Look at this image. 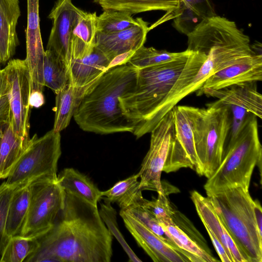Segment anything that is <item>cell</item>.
<instances>
[{
  "label": "cell",
  "instance_id": "39",
  "mask_svg": "<svg viewBox=\"0 0 262 262\" xmlns=\"http://www.w3.org/2000/svg\"><path fill=\"white\" fill-rule=\"evenodd\" d=\"M205 229L221 261L223 262H233L223 245L208 229Z\"/></svg>",
  "mask_w": 262,
  "mask_h": 262
},
{
  "label": "cell",
  "instance_id": "9",
  "mask_svg": "<svg viewBox=\"0 0 262 262\" xmlns=\"http://www.w3.org/2000/svg\"><path fill=\"white\" fill-rule=\"evenodd\" d=\"M29 186L30 204L20 235L37 238L53 226L63 207L66 192L57 179H36Z\"/></svg>",
  "mask_w": 262,
  "mask_h": 262
},
{
  "label": "cell",
  "instance_id": "33",
  "mask_svg": "<svg viewBox=\"0 0 262 262\" xmlns=\"http://www.w3.org/2000/svg\"><path fill=\"white\" fill-rule=\"evenodd\" d=\"M38 242L35 237L21 235L13 236L9 239L5 246L0 262H23L35 252Z\"/></svg>",
  "mask_w": 262,
  "mask_h": 262
},
{
  "label": "cell",
  "instance_id": "15",
  "mask_svg": "<svg viewBox=\"0 0 262 262\" xmlns=\"http://www.w3.org/2000/svg\"><path fill=\"white\" fill-rule=\"evenodd\" d=\"M261 80L262 55L261 53H256L244 57L212 75L199 90H219L233 85Z\"/></svg>",
  "mask_w": 262,
  "mask_h": 262
},
{
  "label": "cell",
  "instance_id": "26",
  "mask_svg": "<svg viewBox=\"0 0 262 262\" xmlns=\"http://www.w3.org/2000/svg\"><path fill=\"white\" fill-rule=\"evenodd\" d=\"M29 183L19 186L11 198L5 229L8 241L13 236L20 234L30 204L31 192Z\"/></svg>",
  "mask_w": 262,
  "mask_h": 262
},
{
  "label": "cell",
  "instance_id": "25",
  "mask_svg": "<svg viewBox=\"0 0 262 262\" xmlns=\"http://www.w3.org/2000/svg\"><path fill=\"white\" fill-rule=\"evenodd\" d=\"M138 173L118 181L110 189L101 191V199L111 204L116 203L120 210H126L140 204L144 199L139 188Z\"/></svg>",
  "mask_w": 262,
  "mask_h": 262
},
{
  "label": "cell",
  "instance_id": "27",
  "mask_svg": "<svg viewBox=\"0 0 262 262\" xmlns=\"http://www.w3.org/2000/svg\"><path fill=\"white\" fill-rule=\"evenodd\" d=\"M104 10H117L132 15L152 10L168 12V17L179 7V0H97Z\"/></svg>",
  "mask_w": 262,
  "mask_h": 262
},
{
  "label": "cell",
  "instance_id": "29",
  "mask_svg": "<svg viewBox=\"0 0 262 262\" xmlns=\"http://www.w3.org/2000/svg\"><path fill=\"white\" fill-rule=\"evenodd\" d=\"M81 96L80 92L70 82L56 94L54 130L60 133L69 125Z\"/></svg>",
  "mask_w": 262,
  "mask_h": 262
},
{
  "label": "cell",
  "instance_id": "8",
  "mask_svg": "<svg viewBox=\"0 0 262 262\" xmlns=\"http://www.w3.org/2000/svg\"><path fill=\"white\" fill-rule=\"evenodd\" d=\"M61 154L60 133L52 129L39 138L35 134L7 178L6 184L16 187L38 179L57 180Z\"/></svg>",
  "mask_w": 262,
  "mask_h": 262
},
{
  "label": "cell",
  "instance_id": "5",
  "mask_svg": "<svg viewBox=\"0 0 262 262\" xmlns=\"http://www.w3.org/2000/svg\"><path fill=\"white\" fill-rule=\"evenodd\" d=\"M257 118L251 113L236 138L228 143L220 165L204 186L207 196L233 187L249 190L256 166L261 173L262 148Z\"/></svg>",
  "mask_w": 262,
  "mask_h": 262
},
{
  "label": "cell",
  "instance_id": "6",
  "mask_svg": "<svg viewBox=\"0 0 262 262\" xmlns=\"http://www.w3.org/2000/svg\"><path fill=\"white\" fill-rule=\"evenodd\" d=\"M207 196L246 262H261L262 234L249 190L233 187Z\"/></svg>",
  "mask_w": 262,
  "mask_h": 262
},
{
  "label": "cell",
  "instance_id": "38",
  "mask_svg": "<svg viewBox=\"0 0 262 262\" xmlns=\"http://www.w3.org/2000/svg\"><path fill=\"white\" fill-rule=\"evenodd\" d=\"M231 113V124L230 129V139L232 142L238 135L251 113L247 110L234 105H228Z\"/></svg>",
  "mask_w": 262,
  "mask_h": 262
},
{
  "label": "cell",
  "instance_id": "4",
  "mask_svg": "<svg viewBox=\"0 0 262 262\" xmlns=\"http://www.w3.org/2000/svg\"><path fill=\"white\" fill-rule=\"evenodd\" d=\"M190 55L138 69L135 85L119 97L121 111L133 125L132 134L137 139L147 134L152 116L171 90Z\"/></svg>",
  "mask_w": 262,
  "mask_h": 262
},
{
  "label": "cell",
  "instance_id": "44",
  "mask_svg": "<svg viewBox=\"0 0 262 262\" xmlns=\"http://www.w3.org/2000/svg\"><path fill=\"white\" fill-rule=\"evenodd\" d=\"M8 89L7 76L5 69H0V97L7 96Z\"/></svg>",
  "mask_w": 262,
  "mask_h": 262
},
{
  "label": "cell",
  "instance_id": "3",
  "mask_svg": "<svg viewBox=\"0 0 262 262\" xmlns=\"http://www.w3.org/2000/svg\"><path fill=\"white\" fill-rule=\"evenodd\" d=\"M187 36V49L204 52L207 57L180 94L179 102L201 89L212 75L244 57L257 53L250 44L249 37L234 21L217 15L203 20Z\"/></svg>",
  "mask_w": 262,
  "mask_h": 262
},
{
  "label": "cell",
  "instance_id": "36",
  "mask_svg": "<svg viewBox=\"0 0 262 262\" xmlns=\"http://www.w3.org/2000/svg\"><path fill=\"white\" fill-rule=\"evenodd\" d=\"M164 191L158 193L157 199L152 198L150 201L144 199L143 205L147 208L156 217L160 223L166 220L172 219L174 209L169 202L166 193L165 187L163 186Z\"/></svg>",
  "mask_w": 262,
  "mask_h": 262
},
{
  "label": "cell",
  "instance_id": "12",
  "mask_svg": "<svg viewBox=\"0 0 262 262\" xmlns=\"http://www.w3.org/2000/svg\"><path fill=\"white\" fill-rule=\"evenodd\" d=\"M84 12L74 5L72 0H58L48 16L52 20L53 26L47 50L54 52L69 68L72 33Z\"/></svg>",
  "mask_w": 262,
  "mask_h": 262
},
{
  "label": "cell",
  "instance_id": "20",
  "mask_svg": "<svg viewBox=\"0 0 262 262\" xmlns=\"http://www.w3.org/2000/svg\"><path fill=\"white\" fill-rule=\"evenodd\" d=\"M256 83L235 84L219 90L204 89L198 91V95L205 94L217 98L224 105L243 107L261 119L262 96L257 90Z\"/></svg>",
  "mask_w": 262,
  "mask_h": 262
},
{
  "label": "cell",
  "instance_id": "19",
  "mask_svg": "<svg viewBox=\"0 0 262 262\" xmlns=\"http://www.w3.org/2000/svg\"><path fill=\"white\" fill-rule=\"evenodd\" d=\"M176 138L182 168H189L203 176L196 154L190 106H175L172 109Z\"/></svg>",
  "mask_w": 262,
  "mask_h": 262
},
{
  "label": "cell",
  "instance_id": "32",
  "mask_svg": "<svg viewBox=\"0 0 262 262\" xmlns=\"http://www.w3.org/2000/svg\"><path fill=\"white\" fill-rule=\"evenodd\" d=\"M191 52L188 49L180 52H170L143 46L135 52L126 64L140 69L173 61L188 56Z\"/></svg>",
  "mask_w": 262,
  "mask_h": 262
},
{
  "label": "cell",
  "instance_id": "23",
  "mask_svg": "<svg viewBox=\"0 0 262 262\" xmlns=\"http://www.w3.org/2000/svg\"><path fill=\"white\" fill-rule=\"evenodd\" d=\"M57 182L63 190L95 206L101 199V191L85 174L73 168H66L57 175Z\"/></svg>",
  "mask_w": 262,
  "mask_h": 262
},
{
  "label": "cell",
  "instance_id": "41",
  "mask_svg": "<svg viewBox=\"0 0 262 262\" xmlns=\"http://www.w3.org/2000/svg\"><path fill=\"white\" fill-rule=\"evenodd\" d=\"M135 51H129L118 55L113 58L110 61L107 70L119 66L124 65L127 63L130 58L132 56Z\"/></svg>",
  "mask_w": 262,
  "mask_h": 262
},
{
  "label": "cell",
  "instance_id": "17",
  "mask_svg": "<svg viewBox=\"0 0 262 262\" xmlns=\"http://www.w3.org/2000/svg\"><path fill=\"white\" fill-rule=\"evenodd\" d=\"M111 60L95 46L93 49L71 55L69 82L82 94L104 73Z\"/></svg>",
  "mask_w": 262,
  "mask_h": 262
},
{
  "label": "cell",
  "instance_id": "21",
  "mask_svg": "<svg viewBox=\"0 0 262 262\" xmlns=\"http://www.w3.org/2000/svg\"><path fill=\"white\" fill-rule=\"evenodd\" d=\"M20 15L19 0H0V58L2 63L15 54L19 44L16 26Z\"/></svg>",
  "mask_w": 262,
  "mask_h": 262
},
{
  "label": "cell",
  "instance_id": "2",
  "mask_svg": "<svg viewBox=\"0 0 262 262\" xmlns=\"http://www.w3.org/2000/svg\"><path fill=\"white\" fill-rule=\"evenodd\" d=\"M137 71L127 64L113 67L85 90L73 115L82 130L99 134L133 133L134 127L123 114L119 98L135 85Z\"/></svg>",
  "mask_w": 262,
  "mask_h": 262
},
{
  "label": "cell",
  "instance_id": "24",
  "mask_svg": "<svg viewBox=\"0 0 262 262\" xmlns=\"http://www.w3.org/2000/svg\"><path fill=\"white\" fill-rule=\"evenodd\" d=\"M29 141L15 135L9 122L6 125L0 141V179L8 177Z\"/></svg>",
  "mask_w": 262,
  "mask_h": 262
},
{
  "label": "cell",
  "instance_id": "30",
  "mask_svg": "<svg viewBox=\"0 0 262 262\" xmlns=\"http://www.w3.org/2000/svg\"><path fill=\"white\" fill-rule=\"evenodd\" d=\"M44 86L56 94L69 83V68L54 52L45 51L43 64Z\"/></svg>",
  "mask_w": 262,
  "mask_h": 262
},
{
  "label": "cell",
  "instance_id": "13",
  "mask_svg": "<svg viewBox=\"0 0 262 262\" xmlns=\"http://www.w3.org/2000/svg\"><path fill=\"white\" fill-rule=\"evenodd\" d=\"M27 56L30 74V93L43 92V64L45 55L39 26V0H27Z\"/></svg>",
  "mask_w": 262,
  "mask_h": 262
},
{
  "label": "cell",
  "instance_id": "14",
  "mask_svg": "<svg viewBox=\"0 0 262 262\" xmlns=\"http://www.w3.org/2000/svg\"><path fill=\"white\" fill-rule=\"evenodd\" d=\"M119 214L137 243L154 261H190L181 252L163 240L127 211L120 210Z\"/></svg>",
  "mask_w": 262,
  "mask_h": 262
},
{
  "label": "cell",
  "instance_id": "16",
  "mask_svg": "<svg viewBox=\"0 0 262 262\" xmlns=\"http://www.w3.org/2000/svg\"><path fill=\"white\" fill-rule=\"evenodd\" d=\"M137 23L123 30L111 33L97 32L95 46L111 61L116 56L136 51L144 46L149 31L148 23L137 18Z\"/></svg>",
  "mask_w": 262,
  "mask_h": 262
},
{
  "label": "cell",
  "instance_id": "46",
  "mask_svg": "<svg viewBox=\"0 0 262 262\" xmlns=\"http://www.w3.org/2000/svg\"><path fill=\"white\" fill-rule=\"evenodd\" d=\"M1 64H2V62H1V58H0V66Z\"/></svg>",
  "mask_w": 262,
  "mask_h": 262
},
{
  "label": "cell",
  "instance_id": "34",
  "mask_svg": "<svg viewBox=\"0 0 262 262\" xmlns=\"http://www.w3.org/2000/svg\"><path fill=\"white\" fill-rule=\"evenodd\" d=\"M138 22L132 14L124 11L104 10L97 16V31L103 33H111L126 29Z\"/></svg>",
  "mask_w": 262,
  "mask_h": 262
},
{
  "label": "cell",
  "instance_id": "40",
  "mask_svg": "<svg viewBox=\"0 0 262 262\" xmlns=\"http://www.w3.org/2000/svg\"><path fill=\"white\" fill-rule=\"evenodd\" d=\"M10 121V105L7 96L0 97V125L7 124Z\"/></svg>",
  "mask_w": 262,
  "mask_h": 262
},
{
  "label": "cell",
  "instance_id": "42",
  "mask_svg": "<svg viewBox=\"0 0 262 262\" xmlns=\"http://www.w3.org/2000/svg\"><path fill=\"white\" fill-rule=\"evenodd\" d=\"M29 104L32 107L38 108L45 103V97L42 92L35 91L32 92L29 96Z\"/></svg>",
  "mask_w": 262,
  "mask_h": 262
},
{
  "label": "cell",
  "instance_id": "45",
  "mask_svg": "<svg viewBox=\"0 0 262 262\" xmlns=\"http://www.w3.org/2000/svg\"><path fill=\"white\" fill-rule=\"evenodd\" d=\"M6 124L0 125V141L2 137V135L3 134V132L5 127V126Z\"/></svg>",
  "mask_w": 262,
  "mask_h": 262
},
{
  "label": "cell",
  "instance_id": "31",
  "mask_svg": "<svg viewBox=\"0 0 262 262\" xmlns=\"http://www.w3.org/2000/svg\"><path fill=\"white\" fill-rule=\"evenodd\" d=\"M167 236L181 250L198 258L200 261L214 262L217 260L176 225L173 220L160 224Z\"/></svg>",
  "mask_w": 262,
  "mask_h": 262
},
{
  "label": "cell",
  "instance_id": "10",
  "mask_svg": "<svg viewBox=\"0 0 262 262\" xmlns=\"http://www.w3.org/2000/svg\"><path fill=\"white\" fill-rule=\"evenodd\" d=\"M149 149L138 173L139 188L143 191H164L161 176L169 151L174 143L175 135L172 110L169 111L151 131Z\"/></svg>",
  "mask_w": 262,
  "mask_h": 262
},
{
  "label": "cell",
  "instance_id": "11",
  "mask_svg": "<svg viewBox=\"0 0 262 262\" xmlns=\"http://www.w3.org/2000/svg\"><path fill=\"white\" fill-rule=\"evenodd\" d=\"M6 70L8 89L7 96L10 105V121L17 137L29 141L31 107L30 74L26 59L10 60Z\"/></svg>",
  "mask_w": 262,
  "mask_h": 262
},
{
  "label": "cell",
  "instance_id": "28",
  "mask_svg": "<svg viewBox=\"0 0 262 262\" xmlns=\"http://www.w3.org/2000/svg\"><path fill=\"white\" fill-rule=\"evenodd\" d=\"M96 12H84L75 27L71 39V54L92 51L97 34Z\"/></svg>",
  "mask_w": 262,
  "mask_h": 262
},
{
  "label": "cell",
  "instance_id": "18",
  "mask_svg": "<svg viewBox=\"0 0 262 262\" xmlns=\"http://www.w3.org/2000/svg\"><path fill=\"white\" fill-rule=\"evenodd\" d=\"M191 199L205 228L208 229L223 245L233 262H246L209 197L204 196L194 190L191 192Z\"/></svg>",
  "mask_w": 262,
  "mask_h": 262
},
{
  "label": "cell",
  "instance_id": "35",
  "mask_svg": "<svg viewBox=\"0 0 262 262\" xmlns=\"http://www.w3.org/2000/svg\"><path fill=\"white\" fill-rule=\"evenodd\" d=\"M99 212L102 220L112 235L116 238L126 253L128 261L130 262L142 261L127 244L119 231L117 221V212L111 205V203L105 201L101 203Z\"/></svg>",
  "mask_w": 262,
  "mask_h": 262
},
{
  "label": "cell",
  "instance_id": "1",
  "mask_svg": "<svg viewBox=\"0 0 262 262\" xmlns=\"http://www.w3.org/2000/svg\"><path fill=\"white\" fill-rule=\"evenodd\" d=\"M36 238L25 262H110L113 256V236L97 206L67 192L53 226Z\"/></svg>",
  "mask_w": 262,
  "mask_h": 262
},
{
  "label": "cell",
  "instance_id": "43",
  "mask_svg": "<svg viewBox=\"0 0 262 262\" xmlns=\"http://www.w3.org/2000/svg\"><path fill=\"white\" fill-rule=\"evenodd\" d=\"M253 209L256 223L259 232L262 234V209L258 200H254Z\"/></svg>",
  "mask_w": 262,
  "mask_h": 262
},
{
  "label": "cell",
  "instance_id": "37",
  "mask_svg": "<svg viewBox=\"0 0 262 262\" xmlns=\"http://www.w3.org/2000/svg\"><path fill=\"white\" fill-rule=\"evenodd\" d=\"M19 186H9L5 182L0 185V257L8 242L5 229L9 206L14 192Z\"/></svg>",
  "mask_w": 262,
  "mask_h": 262
},
{
  "label": "cell",
  "instance_id": "7",
  "mask_svg": "<svg viewBox=\"0 0 262 262\" xmlns=\"http://www.w3.org/2000/svg\"><path fill=\"white\" fill-rule=\"evenodd\" d=\"M207 107L190 106L195 148L203 176L209 178L222 161L231 124L229 106L217 101Z\"/></svg>",
  "mask_w": 262,
  "mask_h": 262
},
{
  "label": "cell",
  "instance_id": "22",
  "mask_svg": "<svg viewBox=\"0 0 262 262\" xmlns=\"http://www.w3.org/2000/svg\"><path fill=\"white\" fill-rule=\"evenodd\" d=\"M178 8L171 14L174 27L188 35L205 19L216 15L210 0H179Z\"/></svg>",
  "mask_w": 262,
  "mask_h": 262
}]
</instances>
